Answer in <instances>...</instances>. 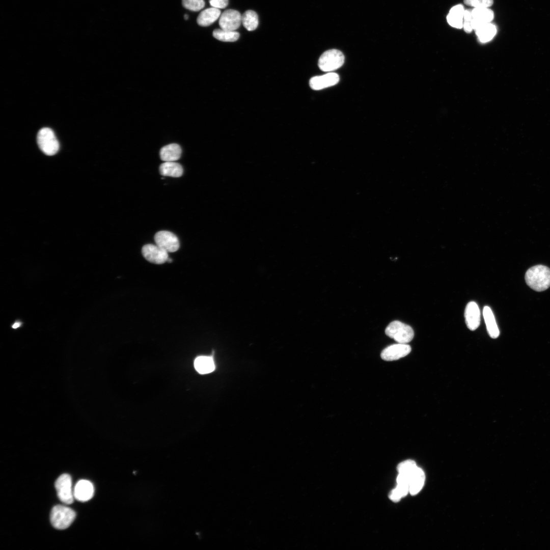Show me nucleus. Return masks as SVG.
<instances>
[{
	"label": "nucleus",
	"instance_id": "obj_9",
	"mask_svg": "<svg viewBox=\"0 0 550 550\" xmlns=\"http://www.w3.org/2000/svg\"><path fill=\"white\" fill-rule=\"evenodd\" d=\"M411 349L410 345L407 344L398 343L385 348L381 352L380 356L386 361H395L408 355Z\"/></svg>",
	"mask_w": 550,
	"mask_h": 550
},
{
	"label": "nucleus",
	"instance_id": "obj_24",
	"mask_svg": "<svg viewBox=\"0 0 550 550\" xmlns=\"http://www.w3.org/2000/svg\"><path fill=\"white\" fill-rule=\"evenodd\" d=\"M213 36L216 39L224 42H234L239 37V34L235 31H229L222 29H215Z\"/></svg>",
	"mask_w": 550,
	"mask_h": 550
},
{
	"label": "nucleus",
	"instance_id": "obj_15",
	"mask_svg": "<svg viewBox=\"0 0 550 550\" xmlns=\"http://www.w3.org/2000/svg\"><path fill=\"white\" fill-rule=\"evenodd\" d=\"M425 476L423 471L417 466L410 474L409 492L411 495L417 494L422 488Z\"/></svg>",
	"mask_w": 550,
	"mask_h": 550
},
{
	"label": "nucleus",
	"instance_id": "obj_6",
	"mask_svg": "<svg viewBox=\"0 0 550 550\" xmlns=\"http://www.w3.org/2000/svg\"><path fill=\"white\" fill-rule=\"evenodd\" d=\"M55 487L59 499L66 504H72L74 494L72 490V480L67 474L61 475L55 482Z\"/></svg>",
	"mask_w": 550,
	"mask_h": 550
},
{
	"label": "nucleus",
	"instance_id": "obj_32",
	"mask_svg": "<svg viewBox=\"0 0 550 550\" xmlns=\"http://www.w3.org/2000/svg\"><path fill=\"white\" fill-rule=\"evenodd\" d=\"M172 261V259H171V258H168V260H167V262H171Z\"/></svg>",
	"mask_w": 550,
	"mask_h": 550
},
{
	"label": "nucleus",
	"instance_id": "obj_16",
	"mask_svg": "<svg viewBox=\"0 0 550 550\" xmlns=\"http://www.w3.org/2000/svg\"><path fill=\"white\" fill-rule=\"evenodd\" d=\"M219 9L211 7L202 11L198 15L197 21L202 26H207L214 22L221 16Z\"/></svg>",
	"mask_w": 550,
	"mask_h": 550
},
{
	"label": "nucleus",
	"instance_id": "obj_1",
	"mask_svg": "<svg viewBox=\"0 0 550 550\" xmlns=\"http://www.w3.org/2000/svg\"><path fill=\"white\" fill-rule=\"evenodd\" d=\"M525 280L534 290L544 291L550 287V269L542 265L534 266L527 271Z\"/></svg>",
	"mask_w": 550,
	"mask_h": 550
},
{
	"label": "nucleus",
	"instance_id": "obj_28",
	"mask_svg": "<svg viewBox=\"0 0 550 550\" xmlns=\"http://www.w3.org/2000/svg\"><path fill=\"white\" fill-rule=\"evenodd\" d=\"M467 6L474 8H489L493 4V0H464Z\"/></svg>",
	"mask_w": 550,
	"mask_h": 550
},
{
	"label": "nucleus",
	"instance_id": "obj_33",
	"mask_svg": "<svg viewBox=\"0 0 550 550\" xmlns=\"http://www.w3.org/2000/svg\"><path fill=\"white\" fill-rule=\"evenodd\" d=\"M184 18H185V19H187L188 18V15H184Z\"/></svg>",
	"mask_w": 550,
	"mask_h": 550
},
{
	"label": "nucleus",
	"instance_id": "obj_30",
	"mask_svg": "<svg viewBox=\"0 0 550 550\" xmlns=\"http://www.w3.org/2000/svg\"><path fill=\"white\" fill-rule=\"evenodd\" d=\"M211 7L217 9H223L228 5V0H209Z\"/></svg>",
	"mask_w": 550,
	"mask_h": 550
},
{
	"label": "nucleus",
	"instance_id": "obj_5",
	"mask_svg": "<svg viewBox=\"0 0 550 550\" xmlns=\"http://www.w3.org/2000/svg\"><path fill=\"white\" fill-rule=\"evenodd\" d=\"M344 62L343 53L337 49L328 50L323 52L318 61L319 68L324 72H331L341 67Z\"/></svg>",
	"mask_w": 550,
	"mask_h": 550
},
{
	"label": "nucleus",
	"instance_id": "obj_8",
	"mask_svg": "<svg viewBox=\"0 0 550 550\" xmlns=\"http://www.w3.org/2000/svg\"><path fill=\"white\" fill-rule=\"evenodd\" d=\"M142 253L147 260L154 264H163L167 262L169 258L168 252L156 244L145 245L142 248Z\"/></svg>",
	"mask_w": 550,
	"mask_h": 550
},
{
	"label": "nucleus",
	"instance_id": "obj_21",
	"mask_svg": "<svg viewBox=\"0 0 550 550\" xmlns=\"http://www.w3.org/2000/svg\"><path fill=\"white\" fill-rule=\"evenodd\" d=\"M479 41L485 43L490 41L497 33L495 25L489 22L483 24L475 30Z\"/></svg>",
	"mask_w": 550,
	"mask_h": 550
},
{
	"label": "nucleus",
	"instance_id": "obj_11",
	"mask_svg": "<svg viewBox=\"0 0 550 550\" xmlns=\"http://www.w3.org/2000/svg\"><path fill=\"white\" fill-rule=\"evenodd\" d=\"M339 81V75L334 72L312 77L309 81L311 88L315 90L323 89L336 85Z\"/></svg>",
	"mask_w": 550,
	"mask_h": 550
},
{
	"label": "nucleus",
	"instance_id": "obj_29",
	"mask_svg": "<svg viewBox=\"0 0 550 550\" xmlns=\"http://www.w3.org/2000/svg\"><path fill=\"white\" fill-rule=\"evenodd\" d=\"M473 16L472 10H465L464 12L463 28L466 33H470L473 30L472 28Z\"/></svg>",
	"mask_w": 550,
	"mask_h": 550
},
{
	"label": "nucleus",
	"instance_id": "obj_2",
	"mask_svg": "<svg viewBox=\"0 0 550 550\" xmlns=\"http://www.w3.org/2000/svg\"><path fill=\"white\" fill-rule=\"evenodd\" d=\"M386 334L399 343L407 344L414 336L413 328L408 325L395 320L391 322L385 329Z\"/></svg>",
	"mask_w": 550,
	"mask_h": 550
},
{
	"label": "nucleus",
	"instance_id": "obj_18",
	"mask_svg": "<svg viewBox=\"0 0 550 550\" xmlns=\"http://www.w3.org/2000/svg\"><path fill=\"white\" fill-rule=\"evenodd\" d=\"M464 9L462 5H457L453 7L447 16L448 23L452 26L461 29L463 28Z\"/></svg>",
	"mask_w": 550,
	"mask_h": 550
},
{
	"label": "nucleus",
	"instance_id": "obj_20",
	"mask_svg": "<svg viewBox=\"0 0 550 550\" xmlns=\"http://www.w3.org/2000/svg\"><path fill=\"white\" fill-rule=\"evenodd\" d=\"M159 172L164 176L179 177L183 172L182 167L175 161H166L160 164Z\"/></svg>",
	"mask_w": 550,
	"mask_h": 550
},
{
	"label": "nucleus",
	"instance_id": "obj_4",
	"mask_svg": "<svg viewBox=\"0 0 550 550\" xmlns=\"http://www.w3.org/2000/svg\"><path fill=\"white\" fill-rule=\"evenodd\" d=\"M37 143L41 150L47 155H53L59 149V144L53 131L49 128L41 129L37 134Z\"/></svg>",
	"mask_w": 550,
	"mask_h": 550
},
{
	"label": "nucleus",
	"instance_id": "obj_27",
	"mask_svg": "<svg viewBox=\"0 0 550 550\" xmlns=\"http://www.w3.org/2000/svg\"><path fill=\"white\" fill-rule=\"evenodd\" d=\"M417 466L414 460H407L400 463L397 469L399 473H411Z\"/></svg>",
	"mask_w": 550,
	"mask_h": 550
},
{
	"label": "nucleus",
	"instance_id": "obj_14",
	"mask_svg": "<svg viewBox=\"0 0 550 550\" xmlns=\"http://www.w3.org/2000/svg\"><path fill=\"white\" fill-rule=\"evenodd\" d=\"M472 28L475 31L481 25L490 22L494 18L493 11L488 8H474L472 10Z\"/></svg>",
	"mask_w": 550,
	"mask_h": 550
},
{
	"label": "nucleus",
	"instance_id": "obj_26",
	"mask_svg": "<svg viewBox=\"0 0 550 550\" xmlns=\"http://www.w3.org/2000/svg\"><path fill=\"white\" fill-rule=\"evenodd\" d=\"M183 6L186 9L193 11H198L205 6L204 0H182Z\"/></svg>",
	"mask_w": 550,
	"mask_h": 550
},
{
	"label": "nucleus",
	"instance_id": "obj_25",
	"mask_svg": "<svg viewBox=\"0 0 550 550\" xmlns=\"http://www.w3.org/2000/svg\"><path fill=\"white\" fill-rule=\"evenodd\" d=\"M408 492V486L397 484V487L390 492L389 497L393 502H398L401 498L405 496Z\"/></svg>",
	"mask_w": 550,
	"mask_h": 550
},
{
	"label": "nucleus",
	"instance_id": "obj_7",
	"mask_svg": "<svg viewBox=\"0 0 550 550\" xmlns=\"http://www.w3.org/2000/svg\"><path fill=\"white\" fill-rule=\"evenodd\" d=\"M154 240L156 245L168 253L177 251L180 246L178 237L168 231L157 232L154 236Z\"/></svg>",
	"mask_w": 550,
	"mask_h": 550
},
{
	"label": "nucleus",
	"instance_id": "obj_3",
	"mask_svg": "<svg viewBox=\"0 0 550 550\" xmlns=\"http://www.w3.org/2000/svg\"><path fill=\"white\" fill-rule=\"evenodd\" d=\"M75 512L71 508L63 505L53 507L50 513V521L56 529L63 530L69 527L75 517Z\"/></svg>",
	"mask_w": 550,
	"mask_h": 550
},
{
	"label": "nucleus",
	"instance_id": "obj_17",
	"mask_svg": "<svg viewBox=\"0 0 550 550\" xmlns=\"http://www.w3.org/2000/svg\"><path fill=\"white\" fill-rule=\"evenodd\" d=\"M483 315L489 335L493 339L498 338L500 335L499 329L496 323L494 316L489 307L485 306L484 307Z\"/></svg>",
	"mask_w": 550,
	"mask_h": 550
},
{
	"label": "nucleus",
	"instance_id": "obj_10",
	"mask_svg": "<svg viewBox=\"0 0 550 550\" xmlns=\"http://www.w3.org/2000/svg\"><path fill=\"white\" fill-rule=\"evenodd\" d=\"M241 15L235 10L228 9L220 16L219 25L221 29L229 31H235L240 25Z\"/></svg>",
	"mask_w": 550,
	"mask_h": 550
},
{
	"label": "nucleus",
	"instance_id": "obj_12",
	"mask_svg": "<svg viewBox=\"0 0 550 550\" xmlns=\"http://www.w3.org/2000/svg\"><path fill=\"white\" fill-rule=\"evenodd\" d=\"M464 317L467 327L471 331L477 329L480 323V311L474 301L469 302L465 309Z\"/></svg>",
	"mask_w": 550,
	"mask_h": 550
},
{
	"label": "nucleus",
	"instance_id": "obj_23",
	"mask_svg": "<svg viewBox=\"0 0 550 550\" xmlns=\"http://www.w3.org/2000/svg\"><path fill=\"white\" fill-rule=\"evenodd\" d=\"M241 22L248 31H254L258 25V15L254 11L248 10L241 16Z\"/></svg>",
	"mask_w": 550,
	"mask_h": 550
},
{
	"label": "nucleus",
	"instance_id": "obj_31",
	"mask_svg": "<svg viewBox=\"0 0 550 550\" xmlns=\"http://www.w3.org/2000/svg\"><path fill=\"white\" fill-rule=\"evenodd\" d=\"M20 325H21V323L20 322H16L15 323H14L13 324L12 327L13 328H16L18 327L19 326H20Z\"/></svg>",
	"mask_w": 550,
	"mask_h": 550
},
{
	"label": "nucleus",
	"instance_id": "obj_13",
	"mask_svg": "<svg viewBox=\"0 0 550 550\" xmlns=\"http://www.w3.org/2000/svg\"><path fill=\"white\" fill-rule=\"evenodd\" d=\"M94 489L93 484L87 480L78 481L74 488V498L80 502H86L90 500L94 495Z\"/></svg>",
	"mask_w": 550,
	"mask_h": 550
},
{
	"label": "nucleus",
	"instance_id": "obj_19",
	"mask_svg": "<svg viewBox=\"0 0 550 550\" xmlns=\"http://www.w3.org/2000/svg\"><path fill=\"white\" fill-rule=\"evenodd\" d=\"M181 149L177 144H170L163 147L160 150V157L162 160L175 161L179 159L181 155Z\"/></svg>",
	"mask_w": 550,
	"mask_h": 550
},
{
	"label": "nucleus",
	"instance_id": "obj_22",
	"mask_svg": "<svg viewBox=\"0 0 550 550\" xmlns=\"http://www.w3.org/2000/svg\"><path fill=\"white\" fill-rule=\"evenodd\" d=\"M195 368L201 374H207L212 372L215 368L212 358L200 356L197 358L194 362Z\"/></svg>",
	"mask_w": 550,
	"mask_h": 550
}]
</instances>
